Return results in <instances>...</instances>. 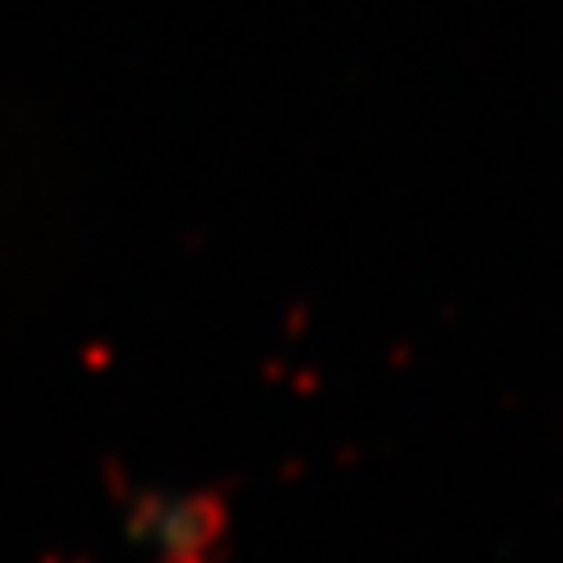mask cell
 Listing matches in <instances>:
<instances>
[{"instance_id": "obj_1", "label": "cell", "mask_w": 563, "mask_h": 563, "mask_svg": "<svg viewBox=\"0 0 563 563\" xmlns=\"http://www.w3.org/2000/svg\"><path fill=\"white\" fill-rule=\"evenodd\" d=\"M222 506L209 497H183V501H156L137 515V537H143L161 563H209L222 545Z\"/></svg>"}]
</instances>
